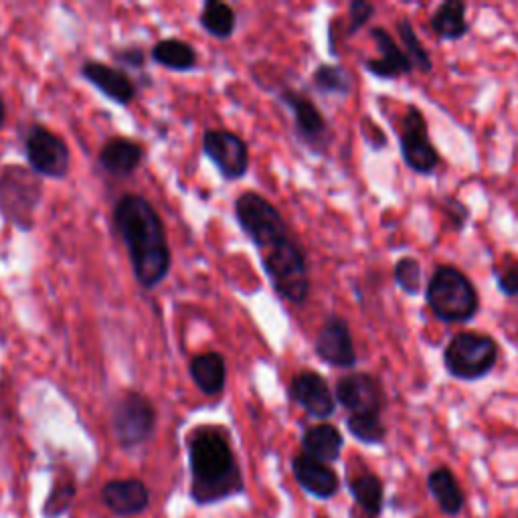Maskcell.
<instances>
[{
	"mask_svg": "<svg viewBox=\"0 0 518 518\" xmlns=\"http://www.w3.org/2000/svg\"><path fill=\"white\" fill-rule=\"evenodd\" d=\"M191 494L197 504H211L243 490L241 472L221 427H199L189 438Z\"/></svg>",
	"mask_w": 518,
	"mask_h": 518,
	"instance_id": "obj_2",
	"label": "cell"
},
{
	"mask_svg": "<svg viewBox=\"0 0 518 518\" xmlns=\"http://www.w3.org/2000/svg\"><path fill=\"white\" fill-rule=\"evenodd\" d=\"M3 124H5V102L0 98V128H3Z\"/></svg>",
	"mask_w": 518,
	"mask_h": 518,
	"instance_id": "obj_36",
	"label": "cell"
},
{
	"mask_svg": "<svg viewBox=\"0 0 518 518\" xmlns=\"http://www.w3.org/2000/svg\"><path fill=\"white\" fill-rule=\"evenodd\" d=\"M427 488L431 492V496L436 498V502L440 504L442 512L448 516H456L462 512L464 506V492L454 476V472L446 466L436 468L434 472H429L427 476Z\"/></svg>",
	"mask_w": 518,
	"mask_h": 518,
	"instance_id": "obj_22",
	"label": "cell"
},
{
	"mask_svg": "<svg viewBox=\"0 0 518 518\" xmlns=\"http://www.w3.org/2000/svg\"><path fill=\"white\" fill-rule=\"evenodd\" d=\"M156 425V411L152 403L140 393H126L112 417L114 436L122 448H136L146 442Z\"/></svg>",
	"mask_w": 518,
	"mask_h": 518,
	"instance_id": "obj_8",
	"label": "cell"
},
{
	"mask_svg": "<svg viewBox=\"0 0 518 518\" xmlns=\"http://www.w3.org/2000/svg\"><path fill=\"white\" fill-rule=\"evenodd\" d=\"M302 448H304V454L328 464L340 458V452L344 448V438L338 431V427H334L332 423H318L304 431Z\"/></svg>",
	"mask_w": 518,
	"mask_h": 518,
	"instance_id": "obj_19",
	"label": "cell"
},
{
	"mask_svg": "<svg viewBox=\"0 0 518 518\" xmlns=\"http://www.w3.org/2000/svg\"><path fill=\"white\" fill-rule=\"evenodd\" d=\"M233 209L241 231L262 253L292 237L282 213L255 191L241 193L235 199Z\"/></svg>",
	"mask_w": 518,
	"mask_h": 518,
	"instance_id": "obj_6",
	"label": "cell"
},
{
	"mask_svg": "<svg viewBox=\"0 0 518 518\" xmlns=\"http://www.w3.org/2000/svg\"><path fill=\"white\" fill-rule=\"evenodd\" d=\"M492 274L498 290L508 298H518V259L506 255L502 264L492 266Z\"/></svg>",
	"mask_w": 518,
	"mask_h": 518,
	"instance_id": "obj_31",
	"label": "cell"
},
{
	"mask_svg": "<svg viewBox=\"0 0 518 518\" xmlns=\"http://www.w3.org/2000/svg\"><path fill=\"white\" fill-rule=\"evenodd\" d=\"M466 11L468 7L462 3V0H448V3H442L434 11V15L429 17V29L434 31L442 41H460L470 31Z\"/></svg>",
	"mask_w": 518,
	"mask_h": 518,
	"instance_id": "obj_20",
	"label": "cell"
},
{
	"mask_svg": "<svg viewBox=\"0 0 518 518\" xmlns=\"http://www.w3.org/2000/svg\"><path fill=\"white\" fill-rule=\"evenodd\" d=\"M262 266L276 294L282 300L294 306L306 304L310 296V286H312L310 272H308L306 253L294 237H288L280 245L264 251Z\"/></svg>",
	"mask_w": 518,
	"mask_h": 518,
	"instance_id": "obj_4",
	"label": "cell"
},
{
	"mask_svg": "<svg viewBox=\"0 0 518 518\" xmlns=\"http://www.w3.org/2000/svg\"><path fill=\"white\" fill-rule=\"evenodd\" d=\"M199 21H201V27L217 39L233 37L235 27H237L235 11L229 5L219 3V0H209L201 11Z\"/></svg>",
	"mask_w": 518,
	"mask_h": 518,
	"instance_id": "obj_27",
	"label": "cell"
},
{
	"mask_svg": "<svg viewBox=\"0 0 518 518\" xmlns=\"http://www.w3.org/2000/svg\"><path fill=\"white\" fill-rule=\"evenodd\" d=\"M292 472H294V478L298 480V484L308 494H312L320 500H328V498L336 496V492L340 488L336 472L328 464L314 460L308 454H298L292 460Z\"/></svg>",
	"mask_w": 518,
	"mask_h": 518,
	"instance_id": "obj_16",
	"label": "cell"
},
{
	"mask_svg": "<svg viewBox=\"0 0 518 518\" xmlns=\"http://www.w3.org/2000/svg\"><path fill=\"white\" fill-rule=\"evenodd\" d=\"M496 363L498 344L484 332H458L444 349V367L458 381H480L492 373Z\"/></svg>",
	"mask_w": 518,
	"mask_h": 518,
	"instance_id": "obj_5",
	"label": "cell"
},
{
	"mask_svg": "<svg viewBox=\"0 0 518 518\" xmlns=\"http://www.w3.org/2000/svg\"><path fill=\"white\" fill-rule=\"evenodd\" d=\"M122 61H128V63H134V65H140L142 63V53L140 51H128L126 55H118Z\"/></svg>",
	"mask_w": 518,
	"mask_h": 518,
	"instance_id": "obj_35",
	"label": "cell"
},
{
	"mask_svg": "<svg viewBox=\"0 0 518 518\" xmlns=\"http://www.w3.org/2000/svg\"><path fill=\"white\" fill-rule=\"evenodd\" d=\"M312 85L322 96L347 98L353 92V75L338 63H322L312 73Z\"/></svg>",
	"mask_w": 518,
	"mask_h": 518,
	"instance_id": "obj_24",
	"label": "cell"
},
{
	"mask_svg": "<svg viewBox=\"0 0 518 518\" xmlns=\"http://www.w3.org/2000/svg\"><path fill=\"white\" fill-rule=\"evenodd\" d=\"M189 371H191V379L195 381V385L199 387L201 393L213 397L225 389L227 365H225L223 355H219V353L197 355L191 361Z\"/></svg>",
	"mask_w": 518,
	"mask_h": 518,
	"instance_id": "obj_21",
	"label": "cell"
},
{
	"mask_svg": "<svg viewBox=\"0 0 518 518\" xmlns=\"http://www.w3.org/2000/svg\"><path fill=\"white\" fill-rule=\"evenodd\" d=\"M349 490L357 504L373 518L383 512V480L371 472L359 474L349 480Z\"/></svg>",
	"mask_w": 518,
	"mask_h": 518,
	"instance_id": "obj_25",
	"label": "cell"
},
{
	"mask_svg": "<svg viewBox=\"0 0 518 518\" xmlns=\"http://www.w3.org/2000/svg\"><path fill=\"white\" fill-rule=\"evenodd\" d=\"M75 494V488L73 486H63V488H55L47 500V514L49 516H59L67 510L71 498Z\"/></svg>",
	"mask_w": 518,
	"mask_h": 518,
	"instance_id": "obj_34",
	"label": "cell"
},
{
	"mask_svg": "<svg viewBox=\"0 0 518 518\" xmlns=\"http://www.w3.org/2000/svg\"><path fill=\"white\" fill-rule=\"evenodd\" d=\"M397 33H399V39L405 47V55L409 57L413 69H419L421 73H429L431 69H434V61H431L427 49L419 41V37H417L409 19H401L397 23Z\"/></svg>",
	"mask_w": 518,
	"mask_h": 518,
	"instance_id": "obj_29",
	"label": "cell"
},
{
	"mask_svg": "<svg viewBox=\"0 0 518 518\" xmlns=\"http://www.w3.org/2000/svg\"><path fill=\"white\" fill-rule=\"evenodd\" d=\"M104 504L120 516L140 514L150 504V492L142 480H112L102 490Z\"/></svg>",
	"mask_w": 518,
	"mask_h": 518,
	"instance_id": "obj_17",
	"label": "cell"
},
{
	"mask_svg": "<svg viewBox=\"0 0 518 518\" xmlns=\"http://www.w3.org/2000/svg\"><path fill=\"white\" fill-rule=\"evenodd\" d=\"M444 215H446L448 223L452 225V229H456V231L464 229L466 223H468V219H470L468 207H466L462 201L454 199V197H448V199H446V203H444Z\"/></svg>",
	"mask_w": 518,
	"mask_h": 518,
	"instance_id": "obj_33",
	"label": "cell"
},
{
	"mask_svg": "<svg viewBox=\"0 0 518 518\" xmlns=\"http://www.w3.org/2000/svg\"><path fill=\"white\" fill-rule=\"evenodd\" d=\"M399 148H401V156H403V162L407 164V168H411L421 177L434 175L442 162L440 152L436 150L434 144H431V140L427 136L425 116L415 106H409L407 114L403 116Z\"/></svg>",
	"mask_w": 518,
	"mask_h": 518,
	"instance_id": "obj_7",
	"label": "cell"
},
{
	"mask_svg": "<svg viewBox=\"0 0 518 518\" xmlns=\"http://www.w3.org/2000/svg\"><path fill=\"white\" fill-rule=\"evenodd\" d=\"M349 434L365 446H379L387 438V427L379 413H361L347 417Z\"/></svg>",
	"mask_w": 518,
	"mask_h": 518,
	"instance_id": "obj_28",
	"label": "cell"
},
{
	"mask_svg": "<svg viewBox=\"0 0 518 518\" xmlns=\"http://www.w3.org/2000/svg\"><path fill=\"white\" fill-rule=\"evenodd\" d=\"M203 152L215 164L225 181H237L247 175L249 146L235 132L207 130L203 134Z\"/></svg>",
	"mask_w": 518,
	"mask_h": 518,
	"instance_id": "obj_10",
	"label": "cell"
},
{
	"mask_svg": "<svg viewBox=\"0 0 518 518\" xmlns=\"http://www.w3.org/2000/svg\"><path fill=\"white\" fill-rule=\"evenodd\" d=\"M375 15V5L367 3V0H353V3L349 5V35L353 37L355 33H359L369 21L371 17Z\"/></svg>",
	"mask_w": 518,
	"mask_h": 518,
	"instance_id": "obj_32",
	"label": "cell"
},
{
	"mask_svg": "<svg viewBox=\"0 0 518 518\" xmlns=\"http://www.w3.org/2000/svg\"><path fill=\"white\" fill-rule=\"evenodd\" d=\"M425 302L440 322L466 324L480 312V296L472 280L454 266H440L425 286Z\"/></svg>",
	"mask_w": 518,
	"mask_h": 518,
	"instance_id": "obj_3",
	"label": "cell"
},
{
	"mask_svg": "<svg viewBox=\"0 0 518 518\" xmlns=\"http://www.w3.org/2000/svg\"><path fill=\"white\" fill-rule=\"evenodd\" d=\"M140 160H142L140 144L126 140V138L110 140L100 154V164L108 172H112V175H118V177H126V175H130V172H134L138 168Z\"/></svg>",
	"mask_w": 518,
	"mask_h": 518,
	"instance_id": "obj_23",
	"label": "cell"
},
{
	"mask_svg": "<svg viewBox=\"0 0 518 518\" xmlns=\"http://www.w3.org/2000/svg\"><path fill=\"white\" fill-rule=\"evenodd\" d=\"M152 57L156 63L172 69V71H191L197 65L195 49L179 39H166L154 45Z\"/></svg>",
	"mask_w": 518,
	"mask_h": 518,
	"instance_id": "obj_26",
	"label": "cell"
},
{
	"mask_svg": "<svg viewBox=\"0 0 518 518\" xmlns=\"http://www.w3.org/2000/svg\"><path fill=\"white\" fill-rule=\"evenodd\" d=\"M114 221L128 247L138 282L146 288L158 286L170 270V247L154 207L144 197L128 195L116 205Z\"/></svg>",
	"mask_w": 518,
	"mask_h": 518,
	"instance_id": "obj_1",
	"label": "cell"
},
{
	"mask_svg": "<svg viewBox=\"0 0 518 518\" xmlns=\"http://www.w3.org/2000/svg\"><path fill=\"white\" fill-rule=\"evenodd\" d=\"M393 280L407 296H417L421 292V282H423L421 264L415 257H409V255L401 257L393 268Z\"/></svg>",
	"mask_w": 518,
	"mask_h": 518,
	"instance_id": "obj_30",
	"label": "cell"
},
{
	"mask_svg": "<svg viewBox=\"0 0 518 518\" xmlns=\"http://www.w3.org/2000/svg\"><path fill=\"white\" fill-rule=\"evenodd\" d=\"M288 395L314 419H328L336 411V397L328 381L316 371L306 369L296 373L290 381Z\"/></svg>",
	"mask_w": 518,
	"mask_h": 518,
	"instance_id": "obj_14",
	"label": "cell"
},
{
	"mask_svg": "<svg viewBox=\"0 0 518 518\" xmlns=\"http://www.w3.org/2000/svg\"><path fill=\"white\" fill-rule=\"evenodd\" d=\"M27 158L45 177L63 179L69 170V148L53 132L35 126L27 136Z\"/></svg>",
	"mask_w": 518,
	"mask_h": 518,
	"instance_id": "obj_13",
	"label": "cell"
},
{
	"mask_svg": "<svg viewBox=\"0 0 518 518\" xmlns=\"http://www.w3.org/2000/svg\"><path fill=\"white\" fill-rule=\"evenodd\" d=\"M83 77L90 83H94L104 96H108L116 104H130L136 94L134 83L126 73H122L120 69L108 67L104 63H96V61L85 63Z\"/></svg>",
	"mask_w": 518,
	"mask_h": 518,
	"instance_id": "obj_18",
	"label": "cell"
},
{
	"mask_svg": "<svg viewBox=\"0 0 518 518\" xmlns=\"http://www.w3.org/2000/svg\"><path fill=\"white\" fill-rule=\"evenodd\" d=\"M371 39L381 51L379 59H367L363 67L377 79H397L403 75H409L413 71V65L405 51L397 45V41L387 33L383 27L371 29Z\"/></svg>",
	"mask_w": 518,
	"mask_h": 518,
	"instance_id": "obj_15",
	"label": "cell"
},
{
	"mask_svg": "<svg viewBox=\"0 0 518 518\" xmlns=\"http://www.w3.org/2000/svg\"><path fill=\"white\" fill-rule=\"evenodd\" d=\"M314 353L328 367L353 369L357 365V351L349 322L338 314H328L316 334Z\"/></svg>",
	"mask_w": 518,
	"mask_h": 518,
	"instance_id": "obj_9",
	"label": "cell"
},
{
	"mask_svg": "<svg viewBox=\"0 0 518 518\" xmlns=\"http://www.w3.org/2000/svg\"><path fill=\"white\" fill-rule=\"evenodd\" d=\"M340 403L351 415L379 413L385 409V391L377 377L369 373H349L338 379L334 391Z\"/></svg>",
	"mask_w": 518,
	"mask_h": 518,
	"instance_id": "obj_12",
	"label": "cell"
},
{
	"mask_svg": "<svg viewBox=\"0 0 518 518\" xmlns=\"http://www.w3.org/2000/svg\"><path fill=\"white\" fill-rule=\"evenodd\" d=\"M280 100L292 110L298 140L312 152L324 154L330 142V130L320 108L308 96L296 90H284Z\"/></svg>",
	"mask_w": 518,
	"mask_h": 518,
	"instance_id": "obj_11",
	"label": "cell"
}]
</instances>
